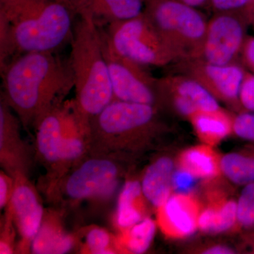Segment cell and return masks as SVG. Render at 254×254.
Wrapping results in <instances>:
<instances>
[{
  "label": "cell",
  "instance_id": "1",
  "mask_svg": "<svg viewBox=\"0 0 254 254\" xmlns=\"http://www.w3.org/2000/svg\"><path fill=\"white\" fill-rule=\"evenodd\" d=\"M1 98L25 129H34L47 113L63 104L74 83L69 58L58 52L28 53L1 66Z\"/></svg>",
  "mask_w": 254,
  "mask_h": 254
},
{
  "label": "cell",
  "instance_id": "2",
  "mask_svg": "<svg viewBox=\"0 0 254 254\" xmlns=\"http://www.w3.org/2000/svg\"><path fill=\"white\" fill-rule=\"evenodd\" d=\"M76 17L62 0H0V67L18 55L58 52Z\"/></svg>",
  "mask_w": 254,
  "mask_h": 254
},
{
  "label": "cell",
  "instance_id": "3",
  "mask_svg": "<svg viewBox=\"0 0 254 254\" xmlns=\"http://www.w3.org/2000/svg\"><path fill=\"white\" fill-rule=\"evenodd\" d=\"M70 43L75 92L71 109L88 129L90 122L114 100L100 28L91 18L77 16Z\"/></svg>",
  "mask_w": 254,
  "mask_h": 254
},
{
  "label": "cell",
  "instance_id": "4",
  "mask_svg": "<svg viewBox=\"0 0 254 254\" xmlns=\"http://www.w3.org/2000/svg\"><path fill=\"white\" fill-rule=\"evenodd\" d=\"M157 128L155 105L114 100L90 122L89 150L123 156Z\"/></svg>",
  "mask_w": 254,
  "mask_h": 254
},
{
  "label": "cell",
  "instance_id": "5",
  "mask_svg": "<svg viewBox=\"0 0 254 254\" xmlns=\"http://www.w3.org/2000/svg\"><path fill=\"white\" fill-rule=\"evenodd\" d=\"M143 14L171 53L174 64L200 58L208 19L198 8L177 0H144Z\"/></svg>",
  "mask_w": 254,
  "mask_h": 254
},
{
  "label": "cell",
  "instance_id": "6",
  "mask_svg": "<svg viewBox=\"0 0 254 254\" xmlns=\"http://www.w3.org/2000/svg\"><path fill=\"white\" fill-rule=\"evenodd\" d=\"M121 155L88 150L68 170L48 198L76 204L83 200H107L114 194L123 175Z\"/></svg>",
  "mask_w": 254,
  "mask_h": 254
},
{
  "label": "cell",
  "instance_id": "7",
  "mask_svg": "<svg viewBox=\"0 0 254 254\" xmlns=\"http://www.w3.org/2000/svg\"><path fill=\"white\" fill-rule=\"evenodd\" d=\"M99 27V26H98ZM107 45L117 54L145 67H165L175 61L145 14L99 27Z\"/></svg>",
  "mask_w": 254,
  "mask_h": 254
},
{
  "label": "cell",
  "instance_id": "8",
  "mask_svg": "<svg viewBox=\"0 0 254 254\" xmlns=\"http://www.w3.org/2000/svg\"><path fill=\"white\" fill-rule=\"evenodd\" d=\"M252 23L248 15L216 12L208 19L204 41L198 59L218 65L240 61L241 53Z\"/></svg>",
  "mask_w": 254,
  "mask_h": 254
},
{
  "label": "cell",
  "instance_id": "9",
  "mask_svg": "<svg viewBox=\"0 0 254 254\" xmlns=\"http://www.w3.org/2000/svg\"><path fill=\"white\" fill-rule=\"evenodd\" d=\"M247 71L241 61L218 65L193 59L170 65V72L182 73L193 78L218 101L236 109H242L240 94Z\"/></svg>",
  "mask_w": 254,
  "mask_h": 254
},
{
  "label": "cell",
  "instance_id": "10",
  "mask_svg": "<svg viewBox=\"0 0 254 254\" xmlns=\"http://www.w3.org/2000/svg\"><path fill=\"white\" fill-rule=\"evenodd\" d=\"M101 38L114 100L156 105L157 78L148 67L115 53Z\"/></svg>",
  "mask_w": 254,
  "mask_h": 254
},
{
  "label": "cell",
  "instance_id": "11",
  "mask_svg": "<svg viewBox=\"0 0 254 254\" xmlns=\"http://www.w3.org/2000/svg\"><path fill=\"white\" fill-rule=\"evenodd\" d=\"M157 103L163 100L179 115L190 119L199 111L220 109L219 101L193 78L170 72L157 78Z\"/></svg>",
  "mask_w": 254,
  "mask_h": 254
},
{
  "label": "cell",
  "instance_id": "12",
  "mask_svg": "<svg viewBox=\"0 0 254 254\" xmlns=\"http://www.w3.org/2000/svg\"><path fill=\"white\" fill-rule=\"evenodd\" d=\"M14 181V193L5 209L11 214L19 235L16 251L21 254L31 253L32 242L39 230L46 210L29 176L17 175Z\"/></svg>",
  "mask_w": 254,
  "mask_h": 254
},
{
  "label": "cell",
  "instance_id": "13",
  "mask_svg": "<svg viewBox=\"0 0 254 254\" xmlns=\"http://www.w3.org/2000/svg\"><path fill=\"white\" fill-rule=\"evenodd\" d=\"M21 121L2 98L0 100V165L11 177L29 176L31 150L23 139Z\"/></svg>",
  "mask_w": 254,
  "mask_h": 254
},
{
  "label": "cell",
  "instance_id": "14",
  "mask_svg": "<svg viewBox=\"0 0 254 254\" xmlns=\"http://www.w3.org/2000/svg\"><path fill=\"white\" fill-rule=\"evenodd\" d=\"M66 108L57 105L41 119L34 128L35 158L46 170L42 187L50 181L59 163Z\"/></svg>",
  "mask_w": 254,
  "mask_h": 254
},
{
  "label": "cell",
  "instance_id": "15",
  "mask_svg": "<svg viewBox=\"0 0 254 254\" xmlns=\"http://www.w3.org/2000/svg\"><path fill=\"white\" fill-rule=\"evenodd\" d=\"M76 16L91 18L99 27L143 14L144 0H66Z\"/></svg>",
  "mask_w": 254,
  "mask_h": 254
},
{
  "label": "cell",
  "instance_id": "16",
  "mask_svg": "<svg viewBox=\"0 0 254 254\" xmlns=\"http://www.w3.org/2000/svg\"><path fill=\"white\" fill-rule=\"evenodd\" d=\"M63 211L46 210L38 233L33 239L31 253L63 254L72 250L76 245V237L65 230Z\"/></svg>",
  "mask_w": 254,
  "mask_h": 254
},
{
  "label": "cell",
  "instance_id": "17",
  "mask_svg": "<svg viewBox=\"0 0 254 254\" xmlns=\"http://www.w3.org/2000/svg\"><path fill=\"white\" fill-rule=\"evenodd\" d=\"M160 221L170 235L185 237L192 235L198 227L195 206L185 194L170 195L160 208Z\"/></svg>",
  "mask_w": 254,
  "mask_h": 254
},
{
  "label": "cell",
  "instance_id": "18",
  "mask_svg": "<svg viewBox=\"0 0 254 254\" xmlns=\"http://www.w3.org/2000/svg\"><path fill=\"white\" fill-rule=\"evenodd\" d=\"M173 174V162L168 157L157 159L146 169L141 185L143 197L150 204L160 208L170 198Z\"/></svg>",
  "mask_w": 254,
  "mask_h": 254
},
{
  "label": "cell",
  "instance_id": "19",
  "mask_svg": "<svg viewBox=\"0 0 254 254\" xmlns=\"http://www.w3.org/2000/svg\"><path fill=\"white\" fill-rule=\"evenodd\" d=\"M233 118L222 108L199 111L190 118L195 132L207 143H216L232 131Z\"/></svg>",
  "mask_w": 254,
  "mask_h": 254
},
{
  "label": "cell",
  "instance_id": "20",
  "mask_svg": "<svg viewBox=\"0 0 254 254\" xmlns=\"http://www.w3.org/2000/svg\"><path fill=\"white\" fill-rule=\"evenodd\" d=\"M143 196L141 182L128 180L124 185L119 195L115 222L124 232L143 220L139 200Z\"/></svg>",
  "mask_w": 254,
  "mask_h": 254
},
{
  "label": "cell",
  "instance_id": "21",
  "mask_svg": "<svg viewBox=\"0 0 254 254\" xmlns=\"http://www.w3.org/2000/svg\"><path fill=\"white\" fill-rule=\"evenodd\" d=\"M237 220V203L229 200L218 208H208L198 217V227L203 231L220 233L231 228Z\"/></svg>",
  "mask_w": 254,
  "mask_h": 254
},
{
  "label": "cell",
  "instance_id": "22",
  "mask_svg": "<svg viewBox=\"0 0 254 254\" xmlns=\"http://www.w3.org/2000/svg\"><path fill=\"white\" fill-rule=\"evenodd\" d=\"M220 168L233 183L245 186L254 183V156L229 153L222 157Z\"/></svg>",
  "mask_w": 254,
  "mask_h": 254
},
{
  "label": "cell",
  "instance_id": "23",
  "mask_svg": "<svg viewBox=\"0 0 254 254\" xmlns=\"http://www.w3.org/2000/svg\"><path fill=\"white\" fill-rule=\"evenodd\" d=\"M156 232V224L151 218L141 221L124 231L120 244L131 254H143L149 248Z\"/></svg>",
  "mask_w": 254,
  "mask_h": 254
},
{
  "label": "cell",
  "instance_id": "24",
  "mask_svg": "<svg viewBox=\"0 0 254 254\" xmlns=\"http://www.w3.org/2000/svg\"><path fill=\"white\" fill-rule=\"evenodd\" d=\"M182 168L200 178H210L218 173V164L213 153L204 148L188 150L182 158Z\"/></svg>",
  "mask_w": 254,
  "mask_h": 254
},
{
  "label": "cell",
  "instance_id": "25",
  "mask_svg": "<svg viewBox=\"0 0 254 254\" xmlns=\"http://www.w3.org/2000/svg\"><path fill=\"white\" fill-rule=\"evenodd\" d=\"M111 235L105 229L93 227L84 233L83 251L87 254H110L117 253L113 248Z\"/></svg>",
  "mask_w": 254,
  "mask_h": 254
},
{
  "label": "cell",
  "instance_id": "26",
  "mask_svg": "<svg viewBox=\"0 0 254 254\" xmlns=\"http://www.w3.org/2000/svg\"><path fill=\"white\" fill-rule=\"evenodd\" d=\"M237 221L245 227L254 226V183L245 185L237 203Z\"/></svg>",
  "mask_w": 254,
  "mask_h": 254
},
{
  "label": "cell",
  "instance_id": "27",
  "mask_svg": "<svg viewBox=\"0 0 254 254\" xmlns=\"http://www.w3.org/2000/svg\"><path fill=\"white\" fill-rule=\"evenodd\" d=\"M208 4L215 13H241L253 19L254 0H209Z\"/></svg>",
  "mask_w": 254,
  "mask_h": 254
},
{
  "label": "cell",
  "instance_id": "28",
  "mask_svg": "<svg viewBox=\"0 0 254 254\" xmlns=\"http://www.w3.org/2000/svg\"><path fill=\"white\" fill-rule=\"evenodd\" d=\"M16 227L11 214L7 209H5L1 224V235H0V254H11L16 252L15 237Z\"/></svg>",
  "mask_w": 254,
  "mask_h": 254
},
{
  "label": "cell",
  "instance_id": "29",
  "mask_svg": "<svg viewBox=\"0 0 254 254\" xmlns=\"http://www.w3.org/2000/svg\"><path fill=\"white\" fill-rule=\"evenodd\" d=\"M232 131L242 139L254 141V112H241L234 117Z\"/></svg>",
  "mask_w": 254,
  "mask_h": 254
},
{
  "label": "cell",
  "instance_id": "30",
  "mask_svg": "<svg viewBox=\"0 0 254 254\" xmlns=\"http://www.w3.org/2000/svg\"><path fill=\"white\" fill-rule=\"evenodd\" d=\"M241 108L244 112L254 113V74L247 71L240 94Z\"/></svg>",
  "mask_w": 254,
  "mask_h": 254
},
{
  "label": "cell",
  "instance_id": "31",
  "mask_svg": "<svg viewBox=\"0 0 254 254\" xmlns=\"http://www.w3.org/2000/svg\"><path fill=\"white\" fill-rule=\"evenodd\" d=\"M196 178L194 174L182 168L173 174V187L179 193L185 194L194 187Z\"/></svg>",
  "mask_w": 254,
  "mask_h": 254
},
{
  "label": "cell",
  "instance_id": "32",
  "mask_svg": "<svg viewBox=\"0 0 254 254\" xmlns=\"http://www.w3.org/2000/svg\"><path fill=\"white\" fill-rule=\"evenodd\" d=\"M14 178L4 170L0 171V208H6L14 190Z\"/></svg>",
  "mask_w": 254,
  "mask_h": 254
},
{
  "label": "cell",
  "instance_id": "33",
  "mask_svg": "<svg viewBox=\"0 0 254 254\" xmlns=\"http://www.w3.org/2000/svg\"><path fill=\"white\" fill-rule=\"evenodd\" d=\"M240 61L247 71L254 74V36L248 35L246 38L241 53Z\"/></svg>",
  "mask_w": 254,
  "mask_h": 254
},
{
  "label": "cell",
  "instance_id": "34",
  "mask_svg": "<svg viewBox=\"0 0 254 254\" xmlns=\"http://www.w3.org/2000/svg\"><path fill=\"white\" fill-rule=\"evenodd\" d=\"M206 254H234L233 251L225 246H215L205 251Z\"/></svg>",
  "mask_w": 254,
  "mask_h": 254
},
{
  "label": "cell",
  "instance_id": "35",
  "mask_svg": "<svg viewBox=\"0 0 254 254\" xmlns=\"http://www.w3.org/2000/svg\"><path fill=\"white\" fill-rule=\"evenodd\" d=\"M177 1H181L193 7L198 8L208 4L209 0H177Z\"/></svg>",
  "mask_w": 254,
  "mask_h": 254
},
{
  "label": "cell",
  "instance_id": "36",
  "mask_svg": "<svg viewBox=\"0 0 254 254\" xmlns=\"http://www.w3.org/2000/svg\"><path fill=\"white\" fill-rule=\"evenodd\" d=\"M252 24L254 25V16H253V19H252Z\"/></svg>",
  "mask_w": 254,
  "mask_h": 254
},
{
  "label": "cell",
  "instance_id": "37",
  "mask_svg": "<svg viewBox=\"0 0 254 254\" xmlns=\"http://www.w3.org/2000/svg\"><path fill=\"white\" fill-rule=\"evenodd\" d=\"M62 1H66V0H62Z\"/></svg>",
  "mask_w": 254,
  "mask_h": 254
}]
</instances>
